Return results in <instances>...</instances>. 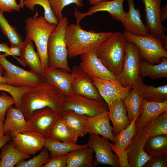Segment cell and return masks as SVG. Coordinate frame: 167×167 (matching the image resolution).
<instances>
[{"instance_id": "51", "label": "cell", "mask_w": 167, "mask_h": 167, "mask_svg": "<svg viewBox=\"0 0 167 167\" xmlns=\"http://www.w3.org/2000/svg\"><path fill=\"white\" fill-rule=\"evenodd\" d=\"M9 48L10 47L8 46L6 43H0V52L6 53L8 51Z\"/></svg>"}, {"instance_id": "28", "label": "cell", "mask_w": 167, "mask_h": 167, "mask_svg": "<svg viewBox=\"0 0 167 167\" xmlns=\"http://www.w3.org/2000/svg\"><path fill=\"white\" fill-rule=\"evenodd\" d=\"M94 152L92 147L89 144L88 146L86 148L74 150L66 154V167L94 166L92 156Z\"/></svg>"}, {"instance_id": "6", "label": "cell", "mask_w": 167, "mask_h": 167, "mask_svg": "<svg viewBox=\"0 0 167 167\" xmlns=\"http://www.w3.org/2000/svg\"><path fill=\"white\" fill-rule=\"evenodd\" d=\"M127 42L132 43L139 49L140 58L152 64H159L162 58H167V51L161 42L150 34L135 35L125 30L123 33Z\"/></svg>"}, {"instance_id": "49", "label": "cell", "mask_w": 167, "mask_h": 167, "mask_svg": "<svg viewBox=\"0 0 167 167\" xmlns=\"http://www.w3.org/2000/svg\"><path fill=\"white\" fill-rule=\"evenodd\" d=\"M11 137L9 135L5 134L0 137V150L6 143L11 140Z\"/></svg>"}, {"instance_id": "46", "label": "cell", "mask_w": 167, "mask_h": 167, "mask_svg": "<svg viewBox=\"0 0 167 167\" xmlns=\"http://www.w3.org/2000/svg\"><path fill=\"white\" fill-rule=\"evenodd\" d=\"M167 156L163 155L152 157L144 165L145 167H166Z\"/></svg>"}, {"instance_id": "7", "label": "cell", "mask_w": 167, "mask_h": 167, "mask_svg": "<svg viewBox=\"0 0 167 167\" xmlns=\"http://www.w3.org/2000/svg\"><path fill=\"white\" fill-rule=\"evenodd\" d=\"M0 64L4 70L6 84L15 87H33L41 82L44 77L31 71L25 70L10 62L0 52Z\"/></svg>"}, {"instance_id": "40", "label": "cell", "mask_w": 167, "mask_h": 167, "mask_svg": "<svg viewBox=\"0 0 167 167\" xmlns=\"http://www.w3.org/2000/svg\"><path fill=\"white\" fill-rule=\"evenodd\" d=\"M30 88V87H17L6 84L0 83V91H5L10 94L15 101L16 108L20 107L23 96Z\"/></svg>"}, {"instance_id": "16", "label": "cell", "mask_w": 167, "mask_h": 167, "mask_svg": "<svg viewBox=\"0 0 167 167\" xmlns=\"http://www.w3.org/2000/svg\"><path fill=\"white\" fill-rule=\"evenodd\" d=\"M80 57L81 62L79 66L91 78H95L117 82V76L104 65L95 52L83 54L80 55Z\"/></svg>"}, {"instance_id": "39", "label": "cell", "mask_w": 167, "mask_h": 167, "mask_svg": "<svg viewBox=\"0 0 167 167\" xmlns=\"http://www.w3.org/2000/svg\"><path fill=\"white\" fill-rule=\"evenodd\" d=\"M49 152L45 148L39 153L28 161L22 160L16 165L17 167H41L50 158Z\"/></svg>"}, {"instance_id": "22", "label": "cell", "mask_w": 167, "mask_h": 167, "mask_svg": "<svg viewBox=\"0 0 167 167\" xmlns=\"http://www.w3.org/2000/svg\"><path fill=\"white\" fill-rule=\"evenodd\" d=\"M5 134L11 138L18 133L28 131L27 120L20 109L10 106L6 114V118L3 123Z\"/></svg>"}, {"instance_id": "15", "label": "cell", "mask_w": 167, "mask_h": 167, "mask_svg": "<svg viewBox=\"0 0 167 167\" xmlns=\"http://www.w3.org/2000/svg\"><path fill=\"white\" fill-rule=\"evenodd\" d=\"M92 82L100 96L108 106L114 101L119 99L124 100L132 88V86L123 87L117 82L92 78Z\"/></svg>"}, {"instance_id": "21", "label": "cell", "mask_w": 167, "mask_h": 167, "mask_svg": "<svg viewBox=\"0 0 167 167\" xmlns=\"http://www.w3.org/2000/svg\"><path fill=\"white\" fill-rule=\"evenodd\" d=\"M167 112V100L155 102L143 99L141 111L135 122L138 131L142 130L149 122Z\"/></svg>"}, {"instance_id": "53", "label": "cell", "mask_w": 167, "mask_h": 167, "mask_svg": "<svg viewBox=\"0 0 167 167\" xmlns=\"http://www.w3.org/2000/svg\"><path fill=\"white\" fill-rule=\"evenodd\" d=\"M89 4L92 6L96 5L100 2L107 0H88Z\"/></svg>"}, {"instance_id": "36", "label": "cell", "mask_w": 167, "mask_h": 167, "mask_svg": "<svg viewBox=\"0 0 167 167\" xmlns=\"http://www.w3.org/2000/svg\"><path fill=\"white\" fill-rule=\"evenodd\" d=\"M138 117L132 121L126 128L122 130L114 136V145L119 149L125 150L138 131L135 126V121Z\"/></svg>"}, {"instance_id": "2", "label": "cell", "mask_w": 167, "mask_h": 167, "mask_svg": "<svg viewBox=\"0 0 167 167\" xmlns=\"http://www.w3.org/2000/svg\"><path fill=\"white\" fill-rule=\"evenodd\" d=\"M112 33L85 31L79 24L68 25L65 33L68 57L71 58L87 52H95Z\"/></svg>"}, {"instance_id": "8", "label": "cell", "mask_w": 167, "mask_h": 167, "mask_svg": "<svg viewBox=\"0 0 167 167\" xmlns=\"http://www.w3.org/2000/svg\"><path fill=\"white\" fill-rule=\"evenodd\" d=\"M62 108L63 111L72 110L89 117L109 111L108 105L103 101L91 99L74 91L70 95L66 97Z\"/></svg>"}, {"instance_id": "32", "label": "cell", "mask_w": 167, "mask_h": 167, "mask_svg": "<svg viewBox=\"0 0 167 167\" xmlns=\"http://www.w3.org/2000/svg\"><path fill=\"white\" fill-rule=\"evenodd\" d=\"M144 149L151 157L167 155V135L150 136L147 140Z\"/></svg>"}, {"instance_id": "5", "label": "cell", "mask_w": 167, "mask_h": 167, "mask_svg": "<svg viewBox=\"0 0 167 167\" xmlns=\"http://www.w3.org/2000/svg\"><path fill=\"white\" fill-rule=\"evenodd\" d=\"M68 19L63 17L59 20L55 30L50 34L47 44L48 67L61 68L70 72L67 62L68 54L65 39Z\"/></svg>"}, {"instance_id": "24", "label": "cell", "mask_w": 167, "mask_h": 167, "mask_svg": "<svg viewBox=\"0 0 167 167\" xmlns=\"http://www.w3.org/2000/svg\"><path fill=\"white\" fill-rule=\"evenodd\" d=\"M109 107L108 117L113 125V134L116 136L122 130L130 124L123 100L118 99L112 103Z\"/></svg>"}, {"instance_id": "29", "label": "cell", "mask_w": 167, "mask_h": 167, "mask_svg": "<svg viewBox=\"0 0 167 167\" xmlns=\"http://www.w3.org/2000/svg\"><path fill=\"white\" fill-rule=\"evenodd\" d=\"M88 143L83 145L77 143L62 142L49 137L46 138L44 148L49 152L50 157L66 155L74 150L88 147Z\"/></svg>"}, {"instance_id": "19", "label": "cell", "mask_w": 167, "mask_h": 167, "mask_svg": "<svg viewBox=\"0 0 167 167\" xmlns=\"http://www.w3.org/2000/svg\"><path fill=\"white\" fill-rule=\"evenodd\" d=\"M105 111L93 116H87L84 128L86 133L100 135L102 137L114 142L113 134V127L110 124L108 115Z\"/></svg>"}, {"instance_id": "25", "label": "cell", "mask_w": 167, "mask_h": 167, "mask_svg": "<svg viewBox=\"0 0 167 167\" xmlns=\"http://www.w3.org/2000/svg\"><path fill=\"white\" fill-rule=\"evenodd\" d=\"M128 11L124 21L122 23L125 30L139 36L150 35L142 20L139 8H135L134 0H127Z\"/></svg>"}, {"instance_id": "17", "label": "cell", "mask_w": 167, "mask_h": 167, "mask_svg": "<svg viewBox=\"0 0 167 167\" xmlns=\"http://www.w3.org/2000/svg\"><path fill=\"white\" fill-rule=\"evenodd\" d=\"M45 138L41 134L28 130L16 134L11 140L21 152L31 156L43 149Z\"/></svg>"}, {"instance_id": "38", "label": "cell", "mask_w": 167, "mask_h": 167, "mask_svg": "<svg viewBox=\"0 0 167 167\" xmlns=\"http://www.w3.org/2000/svg\"><path fill=\"white\" fill-rule=\"evenodd\" d=\"M24 6L30 10L34 11V7L36 5L41 6L44 10V17L49 23L57 25L58 20L51 9L49 0H24Z\"/></svg>"}, {"instance_id": "37", "label": "cell", "mask_w": 167, "mask_h": 167, "mask_svg": "<svg viewBox=\"0 0 167 167\" xmlns=\"http://www.w3.org/2000/svg\"><path fill=\"white\" fill-rule=\"evenodd\" d=\"M0 28L3 34L6 37L11 44V46H17L21 47L23 38L16 28L10 25L8 20L0 12Z\"/></svg>"}, {"instance_id": "54", "label": "cell", "mask_w": 167, "mask_h": 167, "mask_svg": "<svg viewBox=\"0 0 167 167\" xmlns=\"http://www.w3.org/2000/svg\"><path fill=\"white\" fill-rule=\"evenodd\" d=\"M24 0H19V5H20L21 9H23L24 7Z\"/></svg>"}, {"instance_id": "12", "label": "cell", "mask_w": 167, "mask_h": 167, "mask_svg": "<svg viewBox=\"0 0 167 167\" xmlns=\"http://www.w3.org/2000/svg\"><path fill=\"white\" fill-rule=\"evenodd\" d=\"M89 134L88 143L92 147L95 152V159L93 161L94 166L102 164L120 167L118 157L112 152L108 139L93 133Z\"/></svg>"}, {"instance_id": "50", "label": "cell", "mask_w": 167, "mask_h": 167, "mask_svg": "<svg viewBox=\"0 0 167 167\" xmlns=\"http://www.w3.org/2000/svg\"><path fill=\"white\" fill-rule=\"evenodd\" d=\"M4 72V69L0 64V83L6 84V80L3 76Z\"/></svg>"}, {"instance_id": "33", "label": "cell", "mask_w": 167, "mask_h": 167, "mask_svg": "<svg viewBox=\"0 0 167 167\" xmlns=\"http://www.w3.org/2000/svg\"><path fill=\"white\" fill-rule=\"evenodd\" d=\"M78 137L68 128L62 117L53 127L48 137L62 142L76 143Z\"/></svg>"}, {"instance_id": "30", "label": "cell", "mask_w": 167, "mask_h": 167, "mask_svg": "<svg viewBox=\"0 0 167 167\" xmlns=\"http://www.w3.org/2000/svg\"><path fill=\"white\" fill-rule=\"evenodd\" d=\"M87 116L72 110H66L63 111L62 117L71 132L79 137H83L87 134L84 128Z\"/></svg>"}, {"instance_id": "44", "label": "cell", "mask_w": 167, "mask_h": 167, "mask_svg": "<svg viewBox=\"0 0 167 167\" xmlns=\"http://www.w3.org/2000/svg\"><path fill=\"white\" fill-rule=\"evenodd\" d=\"M21 9L19 4L16 0H0V12H11L13 10L19 12Z\"/></svg>"}, {"instance_id": "26", "label": "cell", "mask_w": 167, "mask_h": 167, "mask_svg": "<svg viewBox=\"0 0 167 167\" xmlns=\"http://www.w3.org/2000/svg\"><path fill=\"white\" fill-rule=\"evenodd\" d=\"M142 77L139 75L132 88L135 89L143 99L155 102L167 100V85L155 87L144 84Z\"/></svg>"}, {"instance_id": "14", "label": "cell", "mask_w": 167, "mask_h": 167, "mask_svg": "<svg viewBox=\"0 0 167 167\" xmlns=\"http://www.w3.org/2000/svg\"><path fill=\"white\" fill-rule=\"evenodd\" d=\"M70 72L72 76L73 91L91 99L103 101L93 84L92 78L79 66H73Z\"/></svg>"}, {"instance_id": "34", "label": "cell", "mask_w": 167, "mask_h": 167, "mask_svg": "<svg viewBox=\"0 0 167 167\" xmlns=\"http://www.w3.org/2000/svg\"><path fill=\"white\" fill-rule=\"evenodd\" d=\"M143 99L135 90L133 88L123 100L127 116L130 122L139 114Z\"/></svg>"}, {"instance_id": "45", "label": "cell", "mask_w": 167, "mask_h": 167, "mask_svg": "<svg viewBox=\"0 0 167 167\" xmlns=\"http://www.w3.org/2000/svg\"><path fill=\"white\" fill-rule=\"evenodd\" d=\"M109 145L112 150L117 156L121 167H130L128 161V154L127 149L122 150L117 148L113 144L110 142Z\"/></svg>"}, {"instance_id": "18", "label": "cell", "mask_w": 167, "mask_h": 167, "mask_svg": "<svg viewBox=\"0 0 167 167\" xmlns=\"http://www.w3.org/2000/svg\"><path fill=\"white\" fill-rule=\"evenodd\" d=\"M148 137L142 130L138 131L132 138L126 149L130 167H143L150 159L144 149Z\"/></svg>"}, {"instance_id": "9", "label": "cell", "mask_w": 167, "mask_h": 167, "mask_svg": "<svg viewBox=\"0 0 167 167\" xmlns=\"http://www.w3.org/2000/svg\"><path fill=\"white\" fill-rule=\"evenodd\" d=\"M140 56L139 49L133 43L127 42L122 71L117 81L123 87L133 86L139 75Z\"/></svg>"}, {"instance_id": "1", "label": "cell", "mask_w": 167, "mask_h": 167, "mask_svg": "<svg viewBox=\"0 0 167 167\" xmlns=\"http://www.w3.org/2000/svg\"><path fill=\"white\" fill-rule=\"evenodd\" d=\"M65 98L59 89L44 79L23 96L20 109L27 120L34 111L46 107L63 111Z\"/></svg>"}, {"instance_id": "48", "label": "cell", "mask_w": 167, "mask_h": 167, "mask_svg": "<svg viewBox=\"0 0 167 167\" xmlns=\"http://www.w3.org/2000/svg\"><path fill=\"white\" fill-rule=\"evenodd\" d=\"M160 19L161 22L166 20L167 18V6L165 4L161 8L160 14Z\"/></svg>"}, {"instance_id": "42", "label": "cell", "mask_w": 167, "mask_h": 167, "mask_svg": "<svg viewBox=\"0 0 167 167\" xmlns=\"http://www.w3.org/2000/svg\"><path fill=\"white\" fill-rule=\"evenodd\" d=\"M15 104V101L11 95L4 92L1 93L0 96V119L3 122L7 110Z\"/></svg>"}, {"instance_id": "41", "label": "cell", "mask_w": 167, "mask_h": 167, "mask_svg": "<svg viewBox=\"0 0 167 167\" xmlns=\"http://www.w3.org/2000/svg\"><path fill=\"white\" fill-rule=\"evenodd\" d=\"M51 9L58 21L63 17L62 11L66 6L75 4L79 8L83 6V0H49Z\"/></svg>"}, {"instance_id": "4", "label": "cell", "mask_w": 167, "mask_h": 167, "mask_svg": "<svg viewBox=\"0 0 167 167\" xmlns=\"http://www.w3.org/2000/svg\"><path fill=\"white\" fill-rule=\"evenodd\" d=\"M39 15L36 11L32 17L27 18L25 21L26 36L34 42L44 68L48 67L47 44L50 34L57 25L48 22L44 16Z\"/></svg>"}, {"instance_id": "47", "label": "cell", "mask_w": 167, "mask_h": 167, "mask_svg": "<svg viewBox=\"0 0 167 167\" xmlns=\"http://www.w3.org/2000/svg\"><path fill=\"white\" fill-rule=\"evenodd\" d=\"M21 47L17 46H11L8 51L3 55L6 57L9 56H17L20 57Z\"/></svg>"}, {"instance_id": "43", "label": "cell", "mask_w": 167, "mask_h": 167, "mask_svg": "<svg viewBox=\"0 0 167 167\" xmlns=\"http://www.w3.org/2000/svg\"><path fill=\"white\" fill-rule=\"evenodd\" d=\"M66 155H58L50 157L41 167H66Z\"/></svg>"}, {"instance_id": "52", "label": "cell", "mask_w": 167, "mask_h": 167, "mask_svg": "<svg viewBox=\"0 0 167 167\" xmlns=\"http://www.w3.org/2000/svg\"><path fill=\"white\" fill-rule=\"evenodd\" d=\"M3 123L0 119V137L5 134L4 131Z\"/></svg>"}, {"instance_id": "31", "label": "cell", "mask_w": 167, "mask_h": 167, "mask_svg": "<svg viewBox=\"0 0 167 167\" xmlns=\"http://www.w3.org/2000/svg\"><path fill=\"white\" fill-rule=\"evenodd\" d=\"M161 62L156 65L140 60L139 75L142 78L148 77L157 79L167 77V58H161Z\"/></svg>"}, {"instance_id": "23", "label": "cell", "mask_w": 167, "mask_h": 167, "mask_svg": "<svg viewBox=\"0 0 167 167\" xmlns=\"http://www.w3.org/2000/svg\"><path fill=\"white\" fill-rule=\"evenodd\" d=\"M20 57L31 71L44 77L45 68L42 63L39 54L35 50L32 41L27 36L21 47Z\"/></svg>"}, {"instance_id": "27", "label": "cell", "mask_w": 167, "mask_h": 167, "mask_svg": "<svg viewBox=\"0 0 167 167\" xmlns=\"http://www.w3.org/2000/svg\"><path fill=\"white\" fill-rule=\"evenodd\" d=\"M1 151L0 167H13L19 161L31 157L21 152L11 140L3 146Z\"/></svg>"}, {"instance_id": "11", "label": "cell", "mask_w": 167, "mask_h": 167, "mask_svg": "<svg viewBox=\"0 0 167 167\" xmlns=\"http://www.w3.org/2000/svg\"><path fill=\"white\" fill-rule=\"evenodd\" d=\"M144 6L146 26L150 34L167 49V36L160 19L161 0H142Z\"/></svg>"}, {"instance_id": "20", "label": "cell", "mask_w": 167, "mask_h": 167, "mask_svg": "<svg viewBox=\"0 0 167 167\" xmlns=\"http://www.w3.org/2000/svg\"><path fill=\"white\" fill-rule=\"evenodd\" d=\"M44 79L50 84L59 89L66 97L73 92L71 73L61 68L47 67L45 68Z\"/></svg>"}, {"instance_id": "13", "label": "cell", "mask_w": 167, "mask_h": 167, "mask_svg": "<svg viewBox=\"0 0 167 167\" xmlns=\"http://www.w3.org/2000/svg\"><path fill=\"white\" fill-rule=\"evenodd\" d=\"M124 1V0L103 1L91 6L87 11L84 13L79 11L75 6L74 14L76 20V24H79L81 20L86 16L92 15L97 12L102 11L108 12L112 18L122 23L127 15V12L123 8Z\"/></svg>"}, {"instance_id": "10", "label": "cell", "mask_w": 167, "mask_h": 167, "mask_svg": "<svg viewBox=\"0 0 167 167\" xmlns=\"http://www.w3.org/2000/svg\"><path fill=\"white\" fill-rule=\"evenodd\" d=\"M63 112L48 107L35 110L27 120L28 130L48 137L54 125L62 117Z\"/></svg>"}, {"instance_id": "35", "label": "cell", "mask_w": 167, "mask_h": 167, "mask_svg": "<svg viewBox=\"0 0 167 167\" xmlns=\"http://www.w3.org/2000/svg\"><path fill=\"white\" fill-rule=\"evenodd\" d=\"M142 131L148 137L167 135V112L149 122Z\"/></svg>"}, {"instance_id": "3", "label": "cell", "mask_w": 167, "mask_h": 167, "mask_svg": "<svg viewBox=\"0 0 167 167\" xmlns=\"http://www.w3.org/2000/svg\"><path fill=\"white\" fill-rule=\"evenodd\" d=\"M126 42L123 33L113 32L95 52L104 65L116 76L122 69Z\"/></svg>"}]
</instances>
